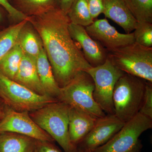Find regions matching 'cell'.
<instances>
[{
    "label": "cell",
    "mask_w": 152,
    "mask_h": 152,
    "mask_svg": "<svg viewBox=\"0 0 152 152\" xmlns=\"http://www.w3.org/2000/svg\"><path fill=\"white\" fill-rule=\"evenodd\" d=\"M124 124L115 114L97 118L89 132L77 146L78 152H93L107 142Z\"/></svg>",
    "instance_id": "9"
},
{
    "label": "cell",
    "mask_w": 152,
    "mask_h": 152,
    "mask_svg": "<svg viewBox=\"0 0 152 152\" xmlns=\"http://www.w3.org/2000/svg\"><path fill=\"white\" fill-rule=\"evenodd\" d=\"M34 152H35V151H34Z\"/></svg>",
    "instance_id": "33"
},
{
    "label": "cell",
    "mask_w": 152,
    "mask_h": 152,
    "mask_svg": "<svg viewBox=\"0 0 152 152\" xmlns=\"http://www.w3.org/2000/svg\"><path fill=\"white\" fill-rule=\"evenodd\" d=\"M2 18V14L1 13V12H0V20H1Z\"/></svg>",
    "instance_id": "31"
},
{
    "label": "cell",
    "mask_w": 152,
    "mask_h": 152,
    "mask_svg": "<svg viewBox=\"0 0 152 152\" xmlns=\"http://www.w3.org/2000/svg\"><path fill=\"white\" fill-rule=\"evenodd\" d=\"M66 15L71 23L84 27L90 26L94 21L87 0H74Z\"/></svg>",
    "instance_id": "21"
},
{
    "label": "cell",
    "mask_w": 152,
    "mask_h": 152,
    "mask_svg": "<svg viewBox=\"0 0 152 152\" xmlns=\"http://www.w3.org/2000/svg\"><path fill=\"white\" fill-rule=\"evenodd\" d=\"M28 22H19L0 32V61L16 44L20 32Z\"/></svg>",
    "instance_id": "22"
},
{
    "label": "cell",
    "mask_w": 152,
    "mask_h": 152,
    "mask_svg": "<svg viewBox=\"0 0 152 152\" xmlns=\"http://www.w3.org/2000/svg\"><path fill=\"white\" fill-rule=\"evenodd\" d=\"M107 59L125 73L152 83V48L134 42L108 52Z\"/></svg>",
    "instance_id": "4"
},
{
    "label": "cell",
    "mask_w": 152,
    "mask_h": 152,
    "mask_svg": "<svg viewBox=\"0 0 152 152\" xmlns=\"http://www.w3.org/2000/svg\"><path fill=\"white\" fill-rule=\"evenodd\" d=\"M0 5L6 10L11 18L15 20L20 22L24 20H28V17L17 10L11 4L8 0H0Z\"/></svg>",
    "instance_id": "26"
},
{
    "label": "cell",
    "mask_w": 152,
    "mask_h": 152,
    "mask_svg": "<svg viewBox=\"0 0 152 152\" xmlns=\"http://www.w3.org/2000/svg\"><path fill=\"white\" fill-rule=\"evenodd\" d=\"M90 13L94 20L101 14L103 13V0H87Z\"/></svg>",
    "instance_id": "27"
},
{
    "label": "cell",
    "mask_w": 152,
    "mask_h": 152,
    "mask_svg": "<svg viewBox=\"0 0 152 152\" xmlns=\"http://www.w3.org/2000/svg\"><path fill=\"white\" fill-rule=\"evenodd\" d=\"M10 108L4 101L0 96V122L3 119Z\"/></svg>",
    "instance_id": "30"
},
{
    "label": "cell",
    "mask_w": 152,
    "mask_h": 152,
    "mask_svg": "<svg viewBox=\"0 0 152 152\" xmlns=\"http://www.w3.org/2000/svg\"><path fill=\"white\" fill-rule=\"evenodd\" d=\"M139 113L152 119V83L147 82L145 90Z\"/></svg>",
    "instance_id": "25"
},
{
    "label": "cell",
    "mask_w": 152,
    "mask_h": 152,
    "mask_svg": "<svg viewBox=\"0 0 152 152\" xmlns=\"http://www.w3.org/2000/svg\"><path fill=\"white\" fill-rule=\"evenodd\" d=\"M23 52L18 42L0 61V73L13 80L18 70Z\"/></svg>",
    "instance_id": "19"
},
{
    "label": "cell",
    "mask_w": 152,
    "mask_h": 152,
    "mask_svg": "<svg viewBox=\"0 0 152 152\" xmlns=\"http://www.w3.org/2000/svg\"><path fill=\"white\" fill-rule=\"evenodd\" d=\"M85 28L90 37L107 52L135 42L133 32H119L106 18L94 20L91 24Z\"/></svg>",
    "instance_id": "11"
},
{
    "label": "cell",
    "mask_w": 152,
    "mask_h": 152,
    "mask_svg": "<svg viewBox=\"0 0 152 152\" xmlns=\"http://www.w3.org/2000/svg\"><path fill=\"white\" fill-rule=\"evenodd\" d=\"M134 31L135 42L143 46L152 48V23L137 22Z\"/></svg>",
    "instance_id": "24"
},
{
    "label": "cell",
    "mask_w": 152,
    "mask_h": 152,
    "mask_svg": "<svg viewBox=\"0 0 152 152\" xmlns=\"http://www.w3.org/2000/svg\"><path fill=\"white\" fill-rule=\"evenodd\" d=\"M147 81L125 73L118 80L113 99L115 115L124 123L136 116L141 107Z\"/></svg>",
    "instance_id": "3"
},
{
    "label": "cell",
    "mask_w": 152,
    "mask_h": 152,
    "mask_svg": "<svg viewBox=\"0 0 152 152\" xmlns=\"http://www.w3.org/2000/svg\"><path fill=\"white\" fill-rule=\"evenodd\" d=\"M14 7L27 16L59 7V0H14Z\"/></svg>",
    "instance_id": "20"
},
{
    "label": "cell",
    "mask_w": 152,
    "mask_h": 152,
    "mask_svg": "<svg viewBox=\"0 0 152 152\" xmlns=\"http://www.w3.org/2000/svg\"><path fill=\"white\" fill-rule=\"evenodd\" d=\"M4 132L17 133L37 140L55 142L33 121L29 113L16 111L10 108L0 122V133Z\"/></svg>",
    "instance_id": "10"
},
{
    "label": "cell",
    "mask_w": 152,
    "mask_h": 152,
    "mask_svg": "<svg viewBox=\"0 0 152 152\" xmlns=\"http://www.w3.org/2000/svg\"><path fill=\"white\" fill-rule=\"evenodd\" d=\"M103 13L129 34L136 28L137 22L128 9L124 0H103Z\"/></svg>",
    "instance_id": "14"
},
{
    "label": "cell",
    "mask_w": 152,
    "mask_h": 152,
    "mask_svg": "<svg viewBox=\"0 0 152 152\" xmlns=\"http://www.w3.org/2000/svg\"><path fill=\"white\" fill-rule=\"evenodd\" d=\"M94 88L92 78L87 72L83 71L67 85L60 88L58 100L96 118H101L106 114L94 99Z\"/></svg>",
    "instance_id": "5"
},
{
    "label": "cell",
    "mask_w": 152,
    "mask_h": 152,
    "mask_svg": "<svg viewBox=\"0 0 152 152\" xmlns=\"http://www.w3.org/2000/svg\"><path fill=\"white\" fill-rule=\"evenodd\" d=\"M35 152H63L53 142L37 140Z\"/></svg>",
    "instance_id": "28"
},
{
    "label": "cell",
    "mask_w": 152,
    "mask_h": 152,
    "mask_svg": "<svg viewBox=\"0 0 152 152\" xmlns=\"http://www.w3.org/2000/svg\"><path fill=\"white\" fill-rule=\"evenodd\" d=\"M69 107L58 101L29 113L30 117L61 146L65 152H78L69 134Z\"/></svg>",
    "instance_id": "2"
},
{
    "label": "cell",
    "mask_w": 152,
    "mask_h": 152,
    "mask_svg": "<svg viewBox=\"0 0 152 152\" xmlns=\"http://www.w3.org/2000/svg\"><path fill=\"white\" fill-rule=\"evenodd\" d=\"M69 30L73 39L81 47L85 59L92 67L101 65L106 61L107 51L90 37L84 27L70 23Z\"/></svg>",
    "instance_id": "12"
},
{
    "label": "cell",
    "mask_w": 152,
    "mask_h": 152,
    "mask_svg": "<svg viewBox=\"0 0 152 152\" xmlns=\"http://www.w3.org/2000/svg\"><path fill=\"white\" fill-rule=\"evenodd\" d=\"M37 140L17 133H0V152H34Z\"/></svg>",
    "instance_id": "17"
},
{
    "label": "cell",
    "mask_w": 152,
    "mask_h": 152,
    "mask_svg": "<svg viewBox=\"0 0 152 152\" xmlns=\"http://www.w3.org/2000/svg\"><path fill=\"white\" fill-rule=\"evenodd\" d=\"M87 72L94 83L93 97L99 107L107 114H115L113 96L114 88L125 73L107 59L103 64L91 67Z\"/></svg>",
    "instance_id": "8"
},
{
    "label": "cell",
    "mask_w": 152,
    "mask_h": 152,
    "mask_svg": "<svg viewBox=\"0 0 152 152\" xmlns=\"http://www.w3.org/2000/svg\"><path fill=\"white\" fill-rule=\"evenodd\" d=\"M137 22L152 23V0H124Z\"/></svg>",
    "instance_id": "23"
},
{
    "label": "cell",
    "mask_w": 152,
    "mask_h": 152,
    "mask_svg": "<svg viewBox=\"0 0 152 152\" xmlns=\"http://www.w3.org/2000/svg\"><path fill=\"white\" fill-rule=\"evenodd\" d=\"M27 23L20 32L17 42L24 54L36 60L43 46L40 38L28 27Z\"/></svg>",
    "instance_id": "18"
},
{
    "label": "cell",
    "mask_w": 152,
    "mask_h": 152,
    "mask_svg": "<svg viewBox=\"0 0 152 152\" xmlns=\"http://www.w3.org/2000/svg\"><path fill=\"white\" fill-rule=\"evenodd\" d=\"M13 80L39 94H47L38 75L36 60L24 54Z\"/></svg>",
    "instance_id": "15"
},
{
    "label": "cell",
    "mask_w": 152,
    "mask_h": 152,
    "mask_svg": "<svg viewBox=\"0 0 152 152\" xmlns=\"http://www.w3.org/2000/svg\"><path fill=\"white\" fill-rule=\"evenodd\" d=\"M0 96L18 112L31 113L58 101L48 95H40L0 73Z\"/></svg>",
    "instance_id": "6"
},
{
    "label": "cell",
    "mask_w": 152,
    "mask_h": 152,
    "mask_svg": "<svg viewBox=\"0 0 152 152\" xmlns=\"http://www.w3.org/2000/svg\"><path fill=\"white\" fill-rule=\"evenodd\" d=\"M73 1L74 0H59L60 9L66 14Z\"/></svg>",
    "instance_id": "29"
},
{
    "label": "cell",
    "mask_w": 152,
    "mask_h": 152,
    "mask_svg": "<svg viewBox=\"0 0 152 152\" xmlns=\"http://www.w3.org/2000/svg\"><path fill=\"white\" fill-rule=\"evenodd\" d=\"M36 62L38 75L44 90L47 94L58 99L60 88L55 80L51 66L43 47Z\"/></svg>",
    "instance_id": "16"
},
{
    "label": "cell",
    "mask_w": 152,
    "mask_h": 152,
    "mask_svg": "<svg viewBox=\"0 0 152 152\" xmlns=\"http://www.w3.org/2000/svg\"><path fill=\"white\" fill-rule=\"evenodd\" d=\"M28 22L40 38L60 88L67 85L80 72H87L92 67L71 37L69 20L59 7L29 16Z\"/></svg>",
    "instance_id": "1"
},
{
    "label": "cell",
    "mask_w": 152,
    "mask_h": 152,
    "mask_svg": "<svg viewBox=\"0 0 152 152\" xmlns=\"http://www.w3.org/2000/svg\"><path fill=\"white\" fill-rule=\"evenodd\" d=\"M97 118L88 113L69 107V137L71 142L74 146L77 148L80 142L91 129Z\"/></svg>",
    "instance_id": "13"
},
{
    "label": "cell",
    "mask_w": 152,
    "mask_h": 152,
    "mask_svg": "<svg viewBox=\"0 0 152 152\" xmlns=\"http://www.w3.org/2000/svg\"><path fill=\"white\" fill-rule=\"evenodd\" d=\"M152 128V119L138 113L107 142L93 152H142L143 145L139 138Z\"/></svg>",
    "instance_id": "7"
},
{
    "label": "cell",
    "mask_w": 152,
    "mask_h": 152,
    "mask_svg": "<svg viewBox=\"0 0 152 152\" xmlns=\"http://www.w3.org/2000/svg\"></svg>",
    "instance_id": "32"
}]
</instances>
